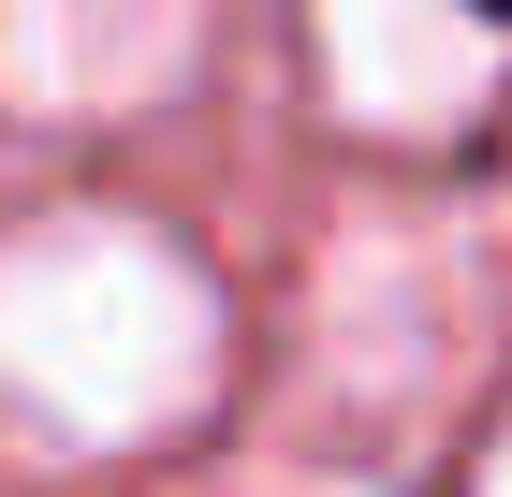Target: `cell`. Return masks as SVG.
I'll use <instances>...</instances> for the list:
<instances>
[{"label":"cell","instance_id":"6da1fadb","mask_svg":"<svg viewBox=\"0 0 512 497\" xmlns=\"http://www.w3.org/2000/svg\"><path fill=\"white\" fill-rule=\"evenodd\" d=\"M220 381V293L176 234L147 220H30L0 234V410L74 439V454H132L161 424H191Z\"/></svg>","mask_w":512,"mask_h":497},{"label":"cell","instance_id":"7a4b0ae2","mask_svg":"<svg viewBox=\"0 0 512 497\" xmlns=\"http://www.w3.org/2000/svg\"><path fill=\"white\" fill-rule=\"evenodd\" d=\"M205 59V0H0V88L30 117H132Z\"/></svg>","mask_w":512,"mask_h":497},{"label":"cell","instance_id":"3957f363","mask_svg":"<svg viewBox=\"0 0 512 497\" xmlns=\"http://www.w3.org/2000/svg\"><path fill=\"white\" fill-rule=\"evenodd\" d=\"M308 44H322V103L366 132H439L498 88L483 0H308Z\"/></svg>","mask_w":512,"mask_h":497},{"label":"cell","instance_id":"277c9868","mask_svg":"<svg viewBox=\"0 0 512 497\" xmlns=\"http://www.w3.org/2000/svg\"><path fill=\"white\" fill-rule=\"evenodd\" d=\"M483 497H512V439H498V454H483Z\"/></svg>","mask_w":512,"mask_h":497}]
</instances>
